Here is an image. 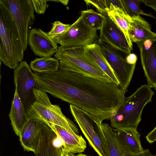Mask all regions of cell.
I'll use <instances>...</instances> for the list:
<instances>
[{"instance_id":"cell-1","label":"cell","mask_w":156,"mask_h":156,"mask_svg":"<svg viewBox=\"0 0 156 156\" xmlns=\"http://www.w3.org/2000/svg\"><path fill=\"white\" fill-rule=\"evenodd\" d=\"M39 89L99 118L110 120L123 104L126 93L112 82H106L58 69L36 72Z\"/></svg>"},{"instance_id":"cell-2","label":"cell","mask_w":156,"mask_h":156,"mask_svg":"<svg viewBox=\"0 0 156 156\" xmlns=\"http://www.w3.org/2000/svg\"><path fill=\"white\" fill-rule=\"evenodd\" d=\"M0 40V60L15 69L23 59L25 50L12 14L1 2Z\"/></svg>"},{"instance_id":"cell-3","label":"cell","mask_w":156,"mask_h":156,"mask_svg":"<svg viewBox=\"0 0 156 156\" xmlns=\"http://www.w3.org/2000/svg\"><path fill=\"white\" fill-rule=\"evenodd\" d=\"M54 57L59 69L106 82L112 81L97 63L85 52L84 47H58Z\"/></svg>"},{"instance_id":"cell-4","label":"cell","mask_w":156,"mask_h":156,"mask_svg":"<svg viewBox=\"0 0 156 156\" xmlns=\"http://www.w3.org/2000/svg\"><path fill=\"white\" fill-rule=\"evenodd\" d=\"M154 94L147 85L137 88L129 96L126 97L123 104L113 114L110 120L114 129H136L141 121L145 106L152 101Z\"/></svg>"},{"instance_id":"cell-5","label":"cell","mask_w":156,"mask_h":156,"mask_svg":"<svg viewBox=\"0 0 156 156\" xmlns=\"http://www.w3.org/2000/svg\"><path fill=\"white\" fill-rule=\"evenodd\" d=\"M34 94L35 101L27 112L29 119L56 125L71 133L80 135L76 125L64 115L59 105L51 103L45 92L35 89Z\"/></svg>"},{"instance_id":"cell-6","label":"cell","mask_w":156,"mask_h":156,"mask_svg":"<svg viewBox=\"0 0 156 156\" xmlns=\"http://www.w3.org/2000/svg\"><path fill=\"white\" fill-rule=\"evenodd\" d=\"M70 110L74 121L99 156H110L107 140L98 117L72 105Z\"/></svg>"},{"instance_id":"cell-7","label":"cell","mask_w":156,"mask_h":156,"mask_svg":"<svg viewBox=\"0 0 156 156\" xmlns=\"http://www.w3.org/2000/svg\"><path fill=\"white\" fill-rule=\"evenodd\" d=\"M101 52L114 72L121 88L126 93L132 80L136 64L130 65L126 61L128 55L108 44L98 42Z\"/></svg>"},{"instance_id":"cell-8","label":"cell","mask_w":156,"mask_h":156,"mask_svg":"<svg viewBox=\"0 0 156 156\" xmlns=\"http://www.w3.org/2000/svg\"><path fill=\"white\" fill-rule=\"evenodd\" d=\"M0 2L11 12L25 51L28 44L29 29L35 20L32 0H0Z\"/></svg>"},{"instance_id":"cell-9","label":"cell","mask_w":156,"mask_h":156,"mask_svg":"<svg viewBox=\"0 0 156 156\" xmlns=\"http://www.w3.org/2000/svg\"><path fill=\"white\" fill-rule=\"evenodd\" d=\"M53 40L64 47H84L98 43L99 38L97 30L90 27L80 15L64 34Z\"/></svg>"},{"instance_id":"cell-10","label":"cell","mask_w":156,"mask_h":156,"mask_svg":"<svg viewBox=\"0 0 156 156\" xmlns=\"http://www.w3.org/2000/svg\"><path fill=\"white\" fill-rule=\"evenodd\" d=\"M14 73L15 90L27 113L35 100L34 90L39 89L38 86L34 73L26 61H21Z\"/></svg>"},{"instance_id":"cell-11","label":"cell","mask_w":156,"mask_h":156,"mask_svg":"<svg viewBox=\"0 0 156 156\" xmlns=\"http://www.w3.org/2000/svg\"><path fill=\"white\" fill-rule=\"evenodd\" d=\"M101 14L105 19L100 30L98 41L106 42L128 55L131 53L133 50L130 48L123 32L106 12Z\"/></svg>"},{"instance_id":"cell-12","label":"cell","mask_w":156,"mask_h":156,"mask_svg":"<svg viewBox=\"0 0 156 156\" xmlns=\"http://www.w3.org/2000/svg\"><path fill=\"white\" fill-rule=\"evenodd\" d=\"M64 143L53 130L42 122L40 138L35 156H61Z\"/></svg>"},{"instance_id":"cell-13","label":"cell","mask_w":156,"mask_h":156,"mask_svg":"<svg viewBox=\"0 0 156 156\" xmlns=\"http://www.w3.org/2000/svg\"><path fill=\"white\" fill-rule=\"evenodd\" d=\"M28 44L36 55L40 57H51L57 51L58 47L54 40L40 29L30 30Z\"/></svg>"},{"instance_id":"cell-14","label":"cell","mask_w":156,"mask_h":156,"mask_svg":"<svg viewBox=\"0 0 156 156\" xmlns=\"http://www.w3.org/2000/svg\"><path fill=\"white\" fill-rule=\"evenodd\" d=\"M140 51L141 62L147 85L156 90V37L150 48L144 49L136 43Z\"/></svg>"},{"instance_id":"cell-15","label":"cell","mask_w":156,"mask_h":156,"mask_svg":"<svg viewBox=\"0 0 156 156\" xmlns=\"http://www.w3.org/2000/svg\"><path fill=\"white\" fill-rule=\"evenodd\" d=\"M101 126L107 140L110 156H153L148 149L138 153L132 152L117 138L114 128L109 124L102 123Z\"/></svg>"},{"instance_id":"cell-16","label":"cell","mask_w":156,"mask_h":156,"mask_svg":"<svg viewBox=\"0 0 156 156\" xmlns=\"http://www.w3.org/2000/svg\"><path fill=\"white\" fill-rule=\"evenodd\" d=\"M48 125L64 142L63 148L75 154L83 152L87 147L86 140L80 135L71 133L56 125L45 123Z\"/></svg>"},{"instance_id":"cell-17","label":"cell","mask_w":156,"mask_h":156,"mask_svg":"<svg viewBox=\"0 0 156 156\" xmlns=\"http://www.w3.org/2000/svg\"><path fill=\"white\" fill-rule=\"evenodd\" d=\"M42 125L41 121L29 119L19 137L24 151L35 153L40 139Z\"/></svg>"},{"instance_id":"cell-18","label":"cell","mask_w":156,"mask_h":156,"mask_svg":"<svg viewBox=\"0 0 156 156\" xmlns=\"http://www.w3.org/2000/svg\"><path fill=\"white\" fill-rule=\"evenodd\" d=\"M131 18L129 34L132 43H137L156 37V33L151 30V24L140 15Z\"/></svg>"},{"instance_id":"cell-19","label":"cell","mask_w":156,"mask_h":156,"mask_svg":"<svg viewBox=\"0 0 156 156\" xmlns=\"http://www.w3.org/2000/svg\"><path fill=\"white\" fill-rule=\"evenodd\" d=\"M9 116L13 129L19 137L29 119L16 90Z\"/></svg>"},{"instance_id":"cell-20","label":"cell","mask_w":156,"mask_h":156,"mask_svg":"<svg viewBox=\"0 0 156 156\" xmlns=\"http://www.w3.org/2000/svg\"><path fill=\"white\" fill-rule=\"evenodd\" d=\"M117 138L129 150L138 153L144 150L140 140V134L136 129H114Z\"/></svg>"},{"instance_id":"cell-21","label":"cell","mask_w":156,"mask_h":156,"mask_svg":"<svg viewBox=\"0 0 156 156\" xmlns=\"http://www.w3.org/2000/svg\"><path fill=\"white\" fill-rule=\"evenodd\" d=\"M109 7L106 9L108 16L115 22L124 33L130 48L133 46L129 34V30L131 18L126 11L113 4L111 2Z\"/></svg>"},{"instance_id":"cell-22","label":"cell","mask_w":156,"mask_h":156,"mask_svg":"<svg viewBox=\"0 0 156 156\" xmlns=\"http://www.w3.org/2000/svg\"><path fill=\"white\" fill-rule=\"evenodd\" d=\"M84 48L86 54L97 63L112 81L119 85V82L101 52L99 44L95 43L87 45Z\"/></svg>"},{"instance_id":"cell-23","label":"cell","mask_w":156,"mask_h":156,"mask_svg":"<svg viewBox=\"0 0 156 156\" xmlns=\"http://www.w3.org/2000/svg\"><path fill=\"white\" fill-rule=\"evenodd\" d=\"M60 64L55 58L51 57H43L36 58L30 63L31 69L38 73L53 72L57 71Z\"/></svg>"},{"instance_id":"cell-24","label":"cell","mask_w":156,"mask_h":156,"mask_svg":"<svg viewBox=\"0 0 156 156\" xmlns=\"http://www.w3.org/2000/svg\"><path fill=\"white\" fill-rule=\"evenodd\" d=\"M81 15L86 23L91 28L100 30L105 18L103 15L93 9H88L81 12Z\"/></svg>"},{"instance_id":"cell-25","label":"cell","mask_w":156,"mask_h":156,"mask_svg":"<svg viewBox=\"0 0 156 156\" xmlns=\"http://www.w3.org/2000/svg\"><path fill=\"white\" fill-rule=\"evenodd\" d=\"M121 0L126 12L131 17L142 15L156 20V17L151 13H146L141 9L140 5L142 0Z\"/></svg>"},{"instance_id":"cell-26","label":"cell","mask_w":156,"mask_h":156,"mask_svg":"<svg viewBox=\"0 0 156 156\" xmlns=\"http://www.w3.org/2000/svg\"><path fill=\"white\" fill-rule=\"evenodd\" d=\"M52 24V28L47 34L48 36L53 40L62 35L71 26V24H64L59 21H56Z\"/></svg>"},{"instance_id":"cell-27","label":"cell","mask_w":156,"mask_h":156,"mask_svg":"<svg viewBox=\"0 0 156 156\" xmlns=\"http://www.w3.org/2000/svg\"><path fill=\"white\" fill-rule=\"evenodd\" d=\"M84 1L87 5L94 7L101 13L106 12V9L109 8L111 3L110 0H86Z\"/></svg>"},{"instance_id":"cell-28","label":"cell","mask_w":156,"mask_h":156,"mask_svg":"<svg viewBox=\"0 0 156 156\" xmlns=\"http://www.w3.org/2000/svg\"><path fill=\"white\" fill-rule=\"evenodd\" d=\"M35 12L38 14H43L49 5L46 0H32Z\"/></svg>"},{"instance_id":"cell-29","label":"cell","mask_w":156,"mask_h":156,"mask_svg":"<svg viewBox=\"0 0 156 156\" xmlns=\"http://www.w3.org/2000/svg\"><path fill=\"white\" fill-rule=\"evenodd\" d=\"M147 141L151 144L156 141V126L146 136Z\"/></svg>"},{"instance_id":"cell-30","label":"cell","mask_w":156,"mask_h":156,"mask_svg":"<svg viewBox=\"0 0 156 156\" xmlns=\"http://www.w3.org/2000/svg\"><path fill=\"white\" fill-rule=\"evenodd\" d=\"M126 59L128 64L132 65H134L136 63L137 57L135 54L131 53L127 55Z\"/></svg>"},{"instance_id":"cell-31","label":"cell","mask_w":156,"mask_h":156,"mask_svg":"<svg viewBox=\"0 0 156 156\" xmlns=\"http://www.w3.org/2000/svg\"><path fill=\"white\" fill-rule=\"evenodd\" d=\"M142 3L156 12V0H142Z\"/></svg>"},{"instance_id":"cell-32","label":"cell","mask_w":156,"mask_h":156,"mask_svg":"<svg viewBox=\"0 0 156 156\" xmlns=\"http://www.w3.org/2000/svg\"><path fill=\"white\" fill-rule=\"evenodd\" d=\"M47 1L59 2L65 5H66L69 2V1L68 0H47Z\"/></svg>"},{"instance_id":"cell-33","label":"cell","mask_w":156,"mask_h":156,"mask_svg":"<svg viewBox=\"0 0 156 156\" xmlns=\"http://www.w3.org/2000/svg\"><path fill=\"white\" fill-rule=\"evenodd\" d=\"M61 156H68V151L65 150L63 148L62 149V152Z\"/></svg>"},{"instance_id":"cell-34","label":"cell","mask_w":156,"mask_h":156,"mask_svg":"<svg viewBox=\"0 0 156 156\" xmlns=\"http://www.w3.org/2000/svg\"><path fill=\"white\" fill-rule=\"evenodd\" d=\"M76 156H90V155H88L84 154H83L82 153L76 155Z\"/></svg>"},{"instance_id":"cell-35","label":"cell","mask_w":156,"mask_h":156,"mask_svg":"<svg viewBox=\"0 0 156 156\" xmlns=\"http://www.w3.org/2000/svg\"><path fill=\"white\" fill-rule=\"evenodd\" d=\"M68 156H74V154L70 152H68Z\"/></svg>"},{"instance_id":"cell-36","label":"cell","mask_w":156,"mask_h":156,"mask_svg":"<svg viewBox=\"0 0 156 156\" xmlns=\"http://www.w3.org/2000/svg\"><path fill=\"white\" fill-rule=\"evenodd\" d=\"M74 156H76V155H75V154H74Z\"/></svg>"},{"instance_id":"cell-37","label":"cell","mask_w":156,"mask_h":156,"mask_svg":"<svg viewBox=\"0 0 156 156\" xmlns=\"http://www.w3.org/2000/svg\"><path fill=\"white\" fill-rule=\"evenodd\" d=\"M153 156H156V154L155 155H154V156L153 155Z\"/></svg>"}]
</instances>
